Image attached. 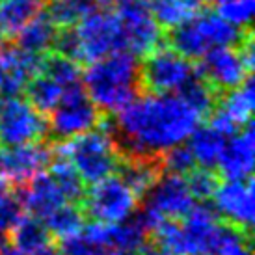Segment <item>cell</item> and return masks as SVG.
Here are the masks:
<instances>
[{"mask_svg": "<svg viewBox=\"0 0 255 255\" xmlns=\"http://www.w3.org/2000/svg\"><path fill=\"white\" fill-rule=\"evenodd\" d=\"M21 201L9 190V184L0 177V246L7 241L13 224L21 216Z\"/></svg>", "mask_w": 255, "mask_h": 255, "instance_id": "obj_32", "label": "cell"}, {"mask_svg": "<svg viewBox=\"0 0 255 255\" xmlns=\"http://www.w3.org/2000/svg\"><path fill=\"white\" fill-rule=\"evenodd\" d=\"M255 11V0H227L218 4V15L237 28H250Z\"/></svg>", "mask_w": 255, "mask_h": 255, "instance_id": "obj_35", "label": "cell"}, {"mask_svg": "<svg viewBox=\"0 0 255 255\" xmlns=\"http://www.w3.org/2000/svg\"><path fill=\"white\" fill-rule=\"evenodd\" d=\"M196 75L198 71L192 60L170 45H158L143 56L140 64L142 90L151 93H177Z\"/></svg>", "mask_w": 255, "mask_h": 255, "instance_id": "obj_9", "label": "cell"}, {"mask_svg": "<svg viewBox=\"0 0 255 255\" xmlns=\"http://www.w3.org/2000/svg\"><path fill=\"white\" fill-rule=\"evenodd\" d=\"M97 6L93 0H45V13L58 28L75 26L90 9Z\"/></svg>", "mask_w": 255, "mask_h": 255, "instance_id": "obj_30", "label": "cell"}, {"mask_svg": "<svg viewBox=\"0 0 255 255\" xmlns=\"http://www.w3.org/2000/svg\"><path fill=\"white\" fill-rule=\"evenodd\" d=\"M82 86L101 114L120 112L142 92L138 56L128 50H116L90 62Z\"/></svg>", "mask_w": 255, "mask_h": 255, "instance_id": "obj_2", "label": "cell"}, {"mask_svg": "<svg viewBox=\"0 0 255 255\" xmlns=\"http://www.w3.org/2000/svg\"><path fill=\"white\" fill-rule=\"evenodd\" d=\"M58 26L49 19L47 13H37L32 21L19 32L17 39V47H21L26 52H34V54H45L52 50L54 41L58 36Z\"/></svg>", "mask_w": 255, "mask_h": 255, "instance_id": "obj_22", "label": "cell"}, {"mask_svg": "<svg viewBox=\"0 0 255 255\" xmlns=\"http://www.w3.org/2000/svg\"><path fill=\"white\" fill-rule=\"evenodd\" d=\"M149 233L136 216L120 224H107V241L112 252L121 250H142L147 246Z\"/></svg>", "mask_w": 255, "mask_h": 255, "instance_id": "obj_24", "label": "cell"}, {"mask_svg": "<svg viewBox=\"0 0 255 255\" xmlns=\"http://www.w3.org/2000/svg\"><path fill=\"white\" fill-rule=\"evenodd\" d=\"M0 47H2V39H0Z\"/></svg>", "mask_w": 255, "mask_h": 255, "instance_id": "obj_42", "label": "cell"}, {"mask_svg": "<svg viewBox=\"0 0 255 255\" xmlns=\"http://www.w3.org/2000/svg\"><path fill=\"white\" fill-rule=\"evenodd\" d=\"M250 28H237L214 11H198L170 30V47L188 60H198L216 47L239 45Z\"/></svg>", "mask_w": 255, "mask_h": 255, "instance_id": "obj_5", "label": "cell"}, {"mask_svg": "<svg viewBox=\"0 0 255 255\" xmlns=\"http://www.w3.org/2000/svg\"><path fill=\"white\" fill-rule=\"evenodd\" d=\"M142 211L136 218L145 227L149 235L153 233L164 220H179L192 209L196 199L192 196L186 179L177 173L162 171L155 184L143 196Z\"/></svg>", "mask_w": 255, "mask_h": 255, "instance_id": "obj_7", "label": "cell"}, {"mask_svg": "<svg viewBox=\"0 0 255 255\" xmlns=\"http://www.w3.org/2000/svg\"><path fill=\"white\" fill-rule=\"evenodd\" d=\"M145 248H147V246H145ZM145 255H171V254H168V252H164V250L153 246V248H147V254Z\"/></svg>", "mask_w": 255, "mask_h": 255, "instance_id": "obj_37", "label": "cell"}, {"mask_svg": "<svg viewBox=\"0 0 255 255\" xmlns=\"http://www.w3.org/2000/svg\"><path fill=\"white\" fill-rule=\"evenodd\" d=\"M199 123L201 118L179 93L147 92L114 114L108 128L123 158L158 160L170 147L186 142Z\"/></svg>", "mask_w": 255, "mask_h": 255, "instance_id": "obj_1", "label": "cell"}, {"mask_svg": "<svg viewBox=\"0 0 255 255\" xmlns=\"http://www.w3.org/2000/svg\"><path fill=\"white\" fill-rule=\"evenodd\" d=\"M52 149L43 142L0 147V177L7 184L22 186L50 164Z\"/></svg>", "mask_w": 255, "mask_h": 255, "instance_id": "obj_14", "label": "cell"}, {"mask_svg": "<svg viewBox=\"0 0 255 255\" xmlns=\"http://www.w3.org/2000/svg\"><path fill=\"white\" fill-rule=\"evenodd\" d=\"M19 201H21V207L28 211V214L43 220L47 214H50L69 199L65 198L64 190L54 181V177L50 173L41 171L36 177L30 179L28 183L22 184Z\"/></svg>", "mask_w": 255, "mask_h": 255, "instance_id": "obj_18", "label": "cell"}, {"mask_svg": "<svg viewBox=\"0 0 255 255\" xmlns=\"http://www.w3.org/2000/svg\"><path fill=\"white\" fill-rule=\"evenodd\" d=\"M49 134L56 140H69L99 127L105 114L86 93L82 82L65 88L58 105L49 112Z\"/></svg>", "mask_w": 255, "mask_h": 255, "instance_id": "obj_10", "label": "cell"}, {"mask_svg": "<svg viewBox=\"0 0 255 255\" xmlns=\"http://www.w3.org/2000/svg\"><path fill=\"white\" fill-rule=\"evenodd\" d=\"M211 199L214 201L213 207L218 218L252 233L255 218V190L252 177L226 179L224 183H218Z\"/></svg>", "mask_w": 255, "mask_h": 255, "instance_id": "obj_13", "label": "cell"}, {"mask_svg": "<svg viewBox=\"0 0 255 255\" xmlns=\"http://www.w3.org/2000/svg\"><path fill=\"white\" fill-rule=\"evenodd\" d=\"M118 173L132 188L136 196L142 199L162 173V166L160 160H151V158H123Z\"/></svg>", "mask_w": 255, "mask_h": 255, "instance_id": "obj_23", "label": "cell"}, {"mask_svg": "<svg viewBox=\"0 0 255 255\" xmlns=\"http://www.w3.org/2000/svg\"><path fill=\"white\" fill-rule=\"evenodd\" d=\"M120 17L125 49L134 56H145L162 41V28L149 9V0H114Z\"/></svg>", "mask_w": 255, "mask_h": 255, "instance_id": "obj_12", "label": "cell"}, {"mask_svg": "<svg viewBox=\"0 0 255 255\" xmlns=\"http://www.w3.org/2000/svg\"><path fill=\"white\" fill-rule=\"evenodd\" d=\"M82 211L95 222L120 224L134 216L140 205V198L128 186L120 173H112L92 184L82 196Z\"/></svg>", "mask_w": 255, "mask_h": 255, "instance_id": "obj_8", "label": "cell"}, {"mask_svg": "<svg viewBox=\"0 0 255 255\" xmlns=\"http://www.w3.org/2000/svg\"><path fill=\"white\" fill-rule=\"evenodd\" d=\"M227 255H252V250H250V246H242V248L235 250V252H231V254Z\"/></svg>", "mask_w": 255, "mask_h": 255, "instance_id": "obj_38", "label": "cell"}, {"mask_svg": "<svg viewBox=\"0 0 255 255\" xmlns=\"http://www.w3.org/2000/svg\"><path fill=\"white\" fill-rule=\"evenodd\" d=\"M199 0H149V9L160 28L171 30L199 11Z\"/></svg>", "mask_w": 255, "mask_h": 255, "instance_id": "obj_25", "label": "cell"}, {"mask_svg": "<svg viewBox=\"0 0 255 255\" xmlns=\"http://www.w3.org/2000/svg\"><path fill=\"white\" fill-rule=\"evenodd\" d=\"M2 103H4V101H2V95H0V107H2Z\"/></svg>", "mask_w": 255, "mask_h": 255, "instance_id": "obj_41", "label": "cell"}, {"mask_svg": "<svg viewBox=\"0 0 255 255\" xmlns=\"http://www.w3.org/2000/svg\"><path fill=\"white\" fill-rule=\"evenodd\" d=\"M49 166H50V175L60 184V188L64 190L65 198L69 199V201H75V203L80 201L86 192L84 181L80 179L77 170L73 168V164L67 160V156L52 151V158H50Z\"/></svg>", "mask_w": 255, "mask_h": 255, "instance_id": "obj_29", "label": "cell"}, {"mask_svg": "<svg viewBox=\"0 0 255 255\" xmlns=\"http://www.w3.org/2000/svg\"><path fill=\"white\" fill-rule=\"evenodd\" d=\"M52 80H56L60 86L69 88V86L80 84L82 82V69H80V62L73 60V58L65 56L62 52H49L47 56L43 54L41 71Z\"/></svg>", "mask_w": 255, "mask_h": 255, "instance_id": "obj_28", "label": "cell"}, {"mask_svg": "<svg viewBox=\"0 0 255 255\" xmlns=\"http://www.w3.org/2000/svg\"><path fill=\"white\" fill-rule=\"evenodd\" d=\"M255 164V134L252 123L227 138L226 147L218 160L220 173L226 179L252 177Z\"/></svg>", "mask_w": 255, "mask_h": 255, "instance_id": "obj_17", "label": "cell"}, {"mask_svg": "<svg viewBox=\"0 0 255 255\" xmlns=\"http://www.w3.org/2000/svg\"><path fill=\"white\" fill-rule=\"evenodd\" d=\"M229 136L224 134L222 130L213 127L211 123L201 125L192 130V134L186 140V145L190 149L192 156L198 166L214 170L218 166V160L222 156V151L226 147V142Z\"/></svg>", "mask_w": 255, "mask_h": 255, "instance_id": "obj_19", "label": "cell"}, {"mask_svg": "<svg viewBox=\"0 0 255 255\" xmlns=\"http://www.w3.org/2000/svg\"><path fill=\"white\" fill-rule=\"evenodd\" d=\"M62 255H110L107 241V224L95 222L82 226L77 233L62 239Z\"/></svg>", "mask_w": 255, "mask_h": 255, "instance_id": "obj_20", "label": "cell"}, {"mask_svg": "<svg viewBox=\"0 0 255 255\" xmlns=\"http://www.w3.org/2000/svg\"><path fill=\"white\" fill-rule=\"evenodd\" d=\"M52 49L77 62H95L99 58L125 49V34L116 11L95 6L71 26L58 30Z\"/></svg>", "mask_w": 255, "mask_h": 255, "instance_id": "obj_3", "label": "cell"}, {"mask_svg": "<svg viewBox=\"0 0 255 255\" xmlns=\"http://www.w3.org/2000/svg\"><path fill=\"white\" fill-rule=\"evenodd\" d=\"M64 86H60L56 80L47 77L45 73H37L26 82L22 92L26 93V101L41 114H47L58 105V101L64 93Z\"/></svg>", "mask_w": 255, "mask_h": 255, "instance_id": "obj_27", "label": "cell"}, {"mask_svg": "<svg viewBox=\"0 0 255 255\" xmlns=\"http://www.w3.org/2000/svg\"><path fill=\"white\" fill-rule=\"evenodd\" d=\"M158 160H160L162 171L177 173V175H186L188 171L196 168V160H194V156H192L186 142L170 147L166 153H162V156Z\"/></svg>", "mask_w": 255, "mask_h": 255, "instance_id": "obj_34", "label": "cell"}, {"mask_svg": "<svg viewBox=\"0 0 255 255\" xmlns=\"http://www.w3.org/2000/svg\"><path fill=\"white\" fill-rule=\"evenodd\" d=\"M186 175H188V177H184L186 179V184H188V188H190L192 196H194L196 201H209V199L213 198V194L216 192L220 183L218 175L213 170L196 166Z\"/></svg>", "mask_w": 255, "mask_h": 255, "instance_id": "obj_33", "label": "cell"}, {"mask_svg": "<svg viewBox=\"0 0 255 255\" xmlns=\"http://www.w3.org/2000/svg\"><path fill=\"white\" fill-rule=\"evenodd\" d=\"M84 218L86 214L82 207H78L75 201H65L64 205H60L50 214H47L41 222L47 227L50 237H56L58 241H62L65 237L77 233L84 226Z\"/></svg>", "mask_w": 255, "mask_h": 255, "instance_id": "obj_26", "label": "cell"}, {"mask_svg": "<svg viewBox=\"0 0 255 255\" xmlns=\"http://www.w3.org/2000/svg\"><path fill=\"white\" fill-rule=\"evenodd\" d=\"M110 255H145V254H140V250H121V252H112Z\"/></svg>", "mask_w": 255, "mask_h": 255, "instance_id": "obj_36", "label": "cell"}, {"mask_svg": "<svg viewBox=\"0 0 255 255\" xmlns=\"http://www.w3.org/2000/svg\"><path fill=\"white\" fill-rule=\"evenodd\" d=\"M226 93V92H224ZM255 108V90L254 80L248 77L241 86L229 90L226 95L220 93L218 103L211 114L209 123L222 130L224 134L231 136L242 127L252 123V114Z\"/></svg>", "mask_w": 255, "mask_h": 255, "instance_id": "obj_15", "label": "cell"}, {"mask_svg": "<svg viewBox=\"0 0 255 255\" xmlns=\"http://www.w3.org/2000/svg\"><path fill=\"white\" fill-rule=\"evenodd\" d=\"M177 93L184 99V103L198 114L201 120L213 112L220 97V93L214 90L213 86L207 84L199 75H196V77L192 78L184 88H181Z\"/></svg>", "mask_w": 255, "mask_h": 255, "instance_id": "obj_31", "label": "cell"}, {"mask_svg": "<svg viewBox=\"0 0 255 255\" xmlns=\"http://www.w3.org/2000/svg\"><path fill=\"white\" fill-rule=\"evenodd\" d=\"M97 6H103V4H107V2H110V0H93Z\"/></svg>", "mask_w": 255, "mask_h": 255, "instance_id": "obj_40", "label": "cell"}, {"mask_svg": "<svg viewBox=\"0 0 255 255\" xmlns=\"http://www.w3.org/2000/svg\"><path fill=\"white\" fill-rule=\"evenodd\" d=\"M49 134L47 116L19 95L7 97L0 107V142L4 145L43 142Z\"/></svg>", "mask_w": 255, "mask_h": 255, "instance_id": "obj_11", "label": "cell"}, {"mask_svg": "<svg viewBox=\"0 0 255 255\" xmlns=\"http://www.w3.org/2000/svg\"><path fill=\"white\" fill-rule=\"evenodd\" d=\"M0 255H54L52 237L39 218L21 214L0 246Z\"/></svg>", "mask_w": 255, "mask_h": 255, "instance_id": "obj_16", "label": "cell"}, {"mask_svg": "<svg viewBox=\"0 0 255 255\" xmlns=\"http://www.w3.org/2000/svg\"><path fill=\"white\" fill-rule=\"evenodd\" d=\"M52 151L67 156L84 184H93L112 173H118L123 160L107 123H101L99 127L69 140H58L52 145Z\"/></svg>", "mask_w": 255, "mask_h": 255, "instance_id": "obj_4", "label": "cell"}, {"mask_svg": "<svg viewBox=\"0 0 255 255\" xmlns=\"http://www.w3.org/2000/svg\"><path fill=\"white\" fill-rule=\"evenodd\" d=\"M199 2H205V4H214V6H218V4H224L227 0H199Z\"/></svg>", "mask_w": 255, "mask_h": 255, "instance_id": "obj_39", "label": "cell"}, {"mask_svg": "<svg viewBox=\"0 0 255 255\" xmlns=\"http://www.w3.org/2000/svg\"><path fill=\"white\" fill-rule=\"evenodd\" d=\"M196 65V71L218 93L241 86L254 69V37L250 30L239 45L216 47L205 52Z\"/></svg>", "mask_w": 255, "mask_h": 255, "instance_id": "obj_6", "label": "cell"}, {"mask_svg": "<svg viewBox=\"0 0 255 255\" xmlns=\"http://www.w3.org/2000/svg\"><path fill=\"white\" fill-rule=\"evenodd\" d=\"M43 6L45 0H0V39H15Z\"/></svg>", "mask_w": 255, "mask_h": 255, "instance_id": "obj_21", "label": "cell"}]
</instances>
